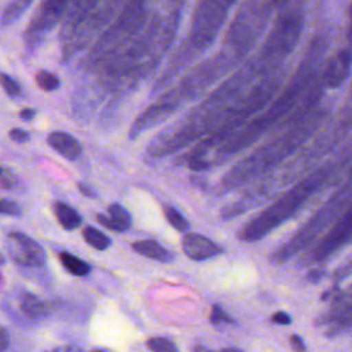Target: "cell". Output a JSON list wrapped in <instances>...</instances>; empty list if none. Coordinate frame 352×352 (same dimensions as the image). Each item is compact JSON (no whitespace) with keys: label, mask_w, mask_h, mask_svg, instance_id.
I'll return each mask as SVG.
<instances>
[{"label":"cell","mask_w":352,"mask_h":352,"mask_svg":"<svg viewBox=\"0 0 352 352\" xmlns=\"http://www.w3.org/2000/svg\"><path fill=\"white\" fill-rule=\"evenodd\" d=\"M254 78L250 63L239 69L198 106L186 113L176 122L158 133L148 144L150 157H164L194 143L197 139L210 133L223 120L230 104L243 92V88Z\"/></svg>","instance_id":"1"},{"label":"cell","mask_w":352,"mask_h":352,"mask_svg":"<svg viewBox=\"0 0 352 352\" xmlns=\"http://www.w3.org/2000/svg\"><path fill=\"white\" fill-rule=\"evenodd\" d=\"M326 111L323 109L314 107L301 120L287 124L289 128L285 132L260 144L249 155L236 162V165L223 176L220 182L221 190L231 191L243 187L260 176H264L267 172H271L318 131Z\"/></svg>","instance_id":"2"},{"label":"cell","mask_w":352,"mask_h":352,"mask_svg":"<svg viewBox=\"0 0 352 352\" xmlns=\"http://www.w3.org/2000/svg\"><path fill=\"white\" fill-rule=\"evenodd\" d=\"M285 73L276 70L267 76L260 77L248 92H242L227 109L223 120L219 125L208 133V136L198 144H195L190 151L186 153L183 160L194 170H202L204 161L208 155L226 142L239 126H242L249 118H252L258 110H261L272 98L276 95L279 87L282 85Z\"/></svg>","instance_id":"3"},{"label":"cell","mask_w":352,"mask_h":352,"mask_svg":"<svg viewBox=\"0 0 352 352\" xmlns=\"http://www.w3.org/2000/svg\"><path fill=\"white\" fill-rule=\"evenodd\" d=\"M337 165L326 164L318 168L305 179L296 183L292 188L285 191L268 208L261 210L249 223H246L238 236L245 242H254L272 232L276 227L289 220L319 188L333 177Z\"/></svg>","instance_id":"4"},{"label":"cell","mask_w":352,"mask_h":352,"mask_svg":"<svg viewBox=\"0 0 352 352\" xmlns=\"http://www.w3.org/2000/svg\"><path fill=\"white\" fill-rule=\"evenodd\" d=\"M304 15L300 7L285 8L275 21L257 56L250 60L254 77H263L279 70L286 58L300 41Z\"/></svg>","instance_id":"5"},{"label":"cell","mask_w":352,"mask_h":352,"mask_svg":"<svg viewBox=\"0 0 352 352\" xmlns=\"http://www.w3.org/2000/svg\"><path fill=\"white\" fill-rule=\"evenodd\" d=\"M352 202V176L342 187H340L309 219L302 224L297 232L287 239L271 257L276 264H282L308 248L327 227H330L344 209Z\"/></svg>","instance_id":"6"},{"label":"cell","mask_w":352,"mask_h":352,"mask_svg":"<svg viewBox=\"0 0 352 352\" xmlns=\"http://www.w3.org/2000/svg\"><path fill=\"white\" fill-rule=\"evenodd\" d=\"M268 4L263 0L243 3L236 18L231 23L224 41L223 54L234 63L242 59L256 44L268 19Z\"/></svg>","instance_id":"7"},{"label":"cell","mask_w":352,"mask_h":352,"mask_svg":"<svg viewBox=\"0 0 352 352\" xmlns=\"http://www.w3.org/2000/svg\"><path fill=\"white\" fill-rule=\"evenodd\" d=\"M238 0H198L192 12L190 44L195 51L209 48L224 26L231 7Z\"/></svg>","instance_id":"8"},{"label":"cell","mask_w":352,"mask_h":352,"mask_svg":"<svg viewBox=\"0 0 352 352\" xmlns=\"http://www.w3.org/2000/svg\"><path fill=\"white\" fill-rule=\"evenodd\" d=\"M147 0H126L120 16L111 29L103 36L98 48L102 54L116 50L126 38H129L143 23ZM98 50V51H99Z\"/></svg>","instance_id":"9"},{"label":"cell","mask_w":352,"mask_h":352,"mask_svg":"<svg viewBox=\"0 0 352 352\" xmlns=\"http://www.w3.org/2000/svg\"><path fill=\"white\" fill-rule=\"evenodd\" d=\"M352 242V202L331 224L329 232L309 249L307 258L311 263H320L333 256L337 250Z\"/></svg>","instance_id":"10"},{"label":"cell","mask_w":352,"mask_h":352,"mask_svg":"<svg viewBox=\"0 0 352 352\" xmlns=\"http://www.w3.org/2000/svg\"><path fill=\"white\" fill-rule=\"evenodd\" d=\"M69 1L70 0H44L41 3V7L30 21L25 33L28 45L34 47L43 41L63 15Z\"/></svg>","instance_id":"11"},{"label":"cell","mask_w":352,"mask_h":352,"mask_svg":"<svg viewBox=\"0 0 352 352\" xmlns=\"http://www.w3.org/2000/svg\"><path fill=\"white\" fill-rule=\"evenodd\" d=\"M6 246L11 258L23 267H41L45 263L44 249L30 236L12 231L7 235Z\"/></svg>","instance_id":"12"},{"label":"cell","mask_w":352,"mask_h":352,"mask_svg":"<svg viewBox=\"0 0 352 352\" xmlns=\"http://www.w3.org/2000/svg\"><path fill=\"white\" fill-rule=\"evenodd\" d=\"M352 69V43L338 50L330 56L320 74L319 82L322 88H338L348 78Z\"/></svg>","instance_id":"13"},{"label":"cell","mask_w":352,"mask_h":352,"mask_svg":"<svg viewBox=\"0 0 352 352\" xmlns=\"http://www.w3.org/2000/svg\"><path fill=\"white\" fill-rule=\"evenodd\" d=\"M182 248L184 254L191 260H208L223 253V249L205 235L195 232H186L182 239Z\"/></svg>","instance_id":"14"},{"label":"cell","mask_w":352,"mask_h":352,"mask_svg":"<svg viewBox=\"0 0 352 352\" xmlns=\"http://www.w3.org/2000/svg\"><path fill=\"white\" fill-rule=\"evenodd\" d=\"M47 142L55 151H58L66 160L73 161L81 155L82 147L80 142L67 132H62V131L52 132L48 135Z\"/></svg>","instance_id":"15"},{"label":"cell","mask_w":352,"mask_h":352,"mask_svg":"<svg viewBox=\"0 0 352 352\" xmlns=\"http://www.w3.org/2000/svg\"><path fill=\"white\" fill-rule=\"evenodd\" d=\"M109 216L98 214L96 220L106 228L113 230L116 232L128 231L132 226V217L129 212L120 204H111L107 208Z\"/></svg>","instance_id":"16"},{"label":"cell","mask_w":352,"mask_h":352,"mask_svg":"<svg viewBox=\"0 0 352 352\" xmlns=\"http://www.w3.org/2000/svg\"><path fill=\"white\" fill-rule=\"evenodd\" d=\"M18 300L22 314L29 319L44 318L52 312V305L33 293L22 292Z\"/></svg>","instance_id":"17"},{"label":"cell","mask_w":352,"mask_h":352,"mask_svg":"<svg viewBox=\"0 0 352 352\" xmlns=\"http://www.w3.org/2000/svg\"><path fill=\"white\" fill-rule=\"evenodd\" d=\"M132 249L136 253H139V254H142L147 258L160 261V263H169V261L173 260L172 253L154 239L136 241V242L132 243Z\"/></svg>","instance_id":"18"},{"label":"cell","mask_w":352,"mask_h":352,"mask_svg":"<svg viewBox=\"0 0 352 352\" xmlns=\"http://www.w3.org/2000/svg\"><path fill=\"white\" fill-rule=\"evenodd\" d=\"M54 214L56 216L58 221L65 230H74L81 224V214L73 209L70 205L62 202V201H55L52 205Z\"/></svg>","instance_id":"19"},{"label":"cell","mask_w":352,"mask_h":352,"mask_svg":"<svg viewBox=\"0 0 352 352\" xmlns=\"http://www.w3.org/2000/svg\"><path fill=\"white\" fill-rule=\"evenodd\" d=\"M59 260H60L62 265H63L70 274H73V275H76V276H85V275H88L89 271H91V265H89L87 261L81 260V258L77 257V256H73V254L69 253V252H62V253L59 254Z\"/></svg>","instance_id":"20"},{"label":"cell","mask_w":352,"mask_h":352,"mask_svg":"<svg viewBox=\"0 0 352 352\" xmlns=\"http://www.w3.org/2000/svg\"><path fill=\"white\" fill-rule=\"evenodd\" d=\"M82 238L89 246H92L96 250H106L111 245L110 238L92 226H87L82 230Z\"/></svg>","instance_id":"21"},{"label":"cell","mask_w":352,"mask_h":352,"mask_svg":"<svg viewBox=\"0 0 352 352\" xmlns=\"http://www.w3.org/2000/svg\"><path fill=\"white\" fill-rule=\"evenodd\" d=\"M32 1L33 0H12L1 16L3 25L14 23L22 14H25V11L30 7Z\"/></svg>","instance_id":"22"},{"label":"cell","mask_w":352,"mask_h":352,"mask_svg":"<svg viewBox=\"0 0 352 352\" xmlns=\"http://www.w3.org/2000/svg\"><path fill=\"white\" fill-rule=\"evenodd\" d=\"M164 216L168 220V223L177 231L180 232H187L190 230V223L187 221V219L173 206L165 205L164 206Z\"/></svg>","instance_id":"23"},{"label":"cell","mask_w":352,"mask_h":352,"mask_svg":"<svg viewBox=\"0 0 352 352\" xmlns=\"http://www.w3.org/2000/svg\"><path fill=\"white\" fill-rule=\"evenodd\" d=\"M36 82L43 91H55L60 85V81L56 77V74L47 70H40L36 74Z\"/></svg>","instance_id":"24"},{"label":"cell","mask_w":352,"mask_h":352,"mask_svg":"<svg viewBox=\"0 0 352 352\" xmlns=\"http://www.w3.org/2000/svg\"><path fill=\"white\" fill-rule=\"evenodd\" d=\"M146 345L148 349H151L154 352H176L177 351L176 345L170 340L164 338V337L148 338Z\"/></svg>","instance_id":"25"},{"label":"cell","mask_w":352,"mask_h":352,"mask_svg":"<svg viewBox=\"0 0 352 352\" xmlns=\"http://www.w3.org/2000/svg\"><path fill=\"white\" fill-rule=\"evenodd\" d=\"M0 84L10 98H18L21 95V85L8 74L0 73Z\"/></svg>","instance_id":"26"},{"label":"cell","mask_w":352,"mask_h":352,"mask_svg":"<svg viewBox=\"0 0 352 352\" xmlns=\"http://www.w3.org/2000/svg\"><path fill=\"white\" fill-rule=\"evenodd\" d=\"M232 322H234L232 318L226 311H223L219 305H213L212 312H210V323L212 324H228Z\"/></svg>","instance_id":"27"},{"label":"cell","mask_w":352,"mask_h":352,"mask_svg":"<svg viewBox=\"0 0 352 352\" xmlns=\"http://www.w3.org/2000/svg\"><path fill=\"white\" fill-rule=\"evenodd\" d=\"M22 213L21 206L11 199H0V214L19 216Z\"/></svg>","instance_id":"28"},{"label":"cell","mask_w":352,"mask_h":352,"mask_svg":"<svg viewBox=\"0 0 352 352\" xmlns=\"http://www.w3.org/2000/svg\"><path fill=\"white\" fill-rule=\"evenodd\" d=\"M10 138L18 143H25L30 139V135L29 132H26L25 129H21V128H12L10 132H8Z\"/></svg>","instance_id":"29"},{"label":"cell","mask_w":352,"mask_h":352,"mask_svg":"<svg viewBox=\"0 0 352 352\" xmlns=\"http://www.w3.org/2000/svg\"><path fill=\"white\" fill-rule=\"evenodd\" d=\"M271 320L276 324H290L292 323V318L287 312L285 311H278L271 316Z\"/></svg>","instance_id":"30"},{"label":"cell","mask_w":352,"mask_h":352,"mask_svg":"<svg viewBox=\"0 0 352 352\" xmlns=\"http://www.w3.org/2000/svg\"><path fill=\"white\" fill-rule=\"evenodd\" d=\"M290 344H292V348H293L294 351H297V352H302V351L307 349V348H305V344H304V341H302V338H301L300 336H297V334L290 336Z\"/></svg>","instance_id":"31"},{"label":"cell","mask_w":352,"mask_h":352,"mask_svg":"<svg viewBox=\"0 0 352 352\" xmlns=\"http://www.w3.org/2000/svg\"><path fill=\"white\" fill-rule=\"evenodd\" d=\"M10 334L6 327L0 326V352L6 351L10 346Z\"/></svg>","instance_id":"32"},{"label":"cell","mask_w":352,"mask_h":352,"mask_svg":"<svg viewBox=\"0 0 352 352\" xmlns=\"http://www.w3.org/2000/svg\"><path fill=\"white\" fill-rule=\"evenodd\" d=\"M77 186H78V190H80V192H81L82 195H85V197H88V198H96V192H95L89 186H87V184H84V183H78Z\"/></svg>","instance_id":"33"},{"label":"cell","mask_w":352,"mask_h":352,"mask_svg":"<svg viewBox=\"0 0 352 352\" xmlns=\"http://www.w3.org/2000/svg\"><path fill=\"white\" fill-rule=\"evenodd\" d=\"M34 114H36V111H34L33 109H29V107L22 109V110L19 111V117H21V118H23V120H26V121L32 120V118L34 117Z\"/></svg>","instance_id":"34"},{"label":"cell","mask_w":352,"mask_h":352,"mask_svg":"<svg viewBox=\"0 0 352 352\" xmlns=\"http://www.w3.org/2000/svg\"><path fill=\"white\" fill-rule=\"evenodd\" d=\"M271 7H278V8H285L289 0H268Z\"/></svg>","instance_id":"35"},{"label":"cell","mask_w":352,"mask_h":352,"mask_svg":"<svg viewBox=\"0 0 352 352\" xmlns=\"http://www.w3.org/2000/svg\"><path fill=\"white\" fill-rule=\"evenodd\" d=\"M54 351H81L80 346H70V345H63V346H56Z\"/></svg>","instance_id":"36"},{"label":"cell","mask_w":352,"mask_h":352,"mask_svg":"<svg viewBox=\"0 0 352 352\" xmlns=\"http://www.w3.org/2000/svg\"><path fill=\"white\" fill-rule=\"evenodd\" d=\"M322 274V271H312V272H309V280L311 282H316L319 278H322L323 275H320Z\"/></svg>","instance_id":"37"},{"label":"cell","mask_w":352,"mask_h":352,"mask_svg":"<svg viewBox=\"0 0 352 352\" xmlns=\"http://www.w3.org/2000/svg\"><path fill=\"white\" fill-rule=\"evenodd\" d=\"M3 264H6V258H4V256L0 253V265H3Z\"/></svg>","instance_id":"38"},{"label":"cell","mask_w":352,"mask_h":352,"mask_svg":"<svg viewBox=\"0 0 352 352\" xmlns=\"http://www.w3.org/2000/svg\"><path fill=\"white\" fill-rule=\"evenodd\" d=\"M351 30H352V8H351Z\"/></svg>","instance_id":"39"},{"label":"cell","mask_w":352,"mask_h":352,"mask_svg":"<svg viewBox=\"0 0 352 352\" xmlns=\"http://www.w3.org/2000/svg\"><path fill=\"white\" fill-rule=\"evenodd\" d=\"M351 99H352V89H351Z\"/></svg>","instance_id":"40"}]
</instances>
